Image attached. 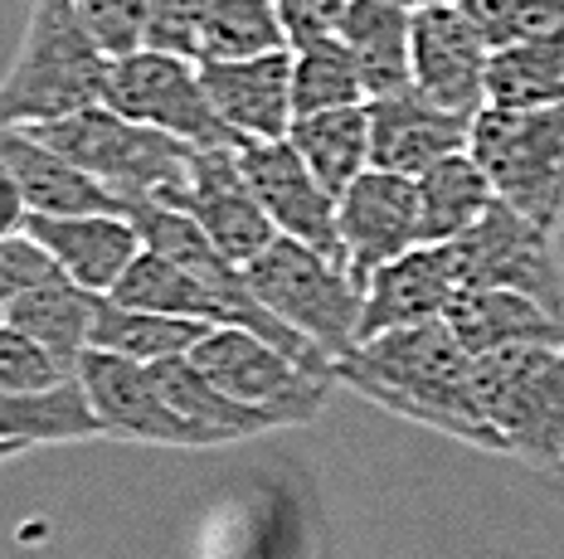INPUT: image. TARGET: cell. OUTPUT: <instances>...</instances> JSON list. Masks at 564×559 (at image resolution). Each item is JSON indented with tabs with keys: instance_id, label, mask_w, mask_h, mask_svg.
Here are the masks:
<instances>
[{
	"instance_id": "1",
	"label": "cell",
	"mask_w": 564,
	"mask_h": 559,
	"mask_svg": "<svg viewBox=\"0 0 564 559\" xmlns=\"http://www.w3.org/2000/svg\"><path fill=\"white\" fill-rule=\"evenodd\" d=\"M336 384H350L380 409L438 428L467 448L507 452L477 399V355L463 351L443 317L360 341L346 360H336Z\"/></svg>"
},
{
	"instance_id": "2",
	"label": "cell",
	"mask_w": 564,
	"mask_h": 559,
	"mask_svg": "<svg viewBox=\"0 0 564 559\" xmlns=\"http://www.w3.org/2000/svg\"><path fill=\"white\" fill-rule=\"evenodd\" d=\"M112 59L93 44L74 0H30L25 40L0 78V127H40L108 102Z\"/></svg>"
},
{
	"instance_id": "3",
	"label": "cell",
	"mask_w": 564,
	"mask_h": 559,
	"mask_svg": "<svg viewBox=\"0 0 564 559\" xmlns=\"http://www.w3.org/2000/svg\"><path fill=\"white\" fill-rule=\"evenodd\" d=\"M44 146H54L64 161H74L84 176L108 185L117 200H171L191 176V142L156 132L147 122H132L112 112L108 102L58 122L25 127Z\"/></svg>"
},
{
	"instance_id": "4",
	"label": "cell",
	"mask_w": 564,
	"mask_h": 559,
	"mask_svg": "<svg viewBox=\"0 0 564 559\" xmlns=\"http://www.w3.org/2000/svg\"><path fill=\"white\" fill-rule=\"evenodd\" d=\"M243 277H249L253 297L282 326H292L297 336H307L316 351L332 355V365L360 346L366 287L350 277L346 263L278 234L258 259L243 263Z\"/></svg>"
},
{
	"instance_id": "5",
	"label": "cell",
	"mask_w": 564,
	"mask_h": 559,
	"mask_svg": "<svg viewBox=\"0 0 564 559\" xmlns=\"http://www.w3.org/2000/svg\"><path fill=\"white\" fill-rule=\"evenodd\" d=\"M473 161L497 200L540 229H564V102L550 108H481L473 118Z\"/></svg>"
},
{
	"instance_id": "6",
	"label": "cell",
	"mask_w": 564,
	"mask_h": 559,
	"mask_svg": "<svg viewBox=\"0 0 564 559\" xmlns=\"http://www.w3.org/2000/svg\"><path fill=\"white\" fill-rule=\"evenodd\" d=\"M477 399L511 458L564 472V341L477 355Z\"/></svg>"
},
{
	"instance_id": "7",
	"label": "cell",
	"mask_w": 564,
	"mask_h": 559,
	"mask_svg": "<svg viewBox=\"0 0 564 559\" xmlns=\"http://www.w3.org/2000/svg\"><path fill=\"white\" fill-rule=\"evenodd\" d=\"M108 108L132 122H147L156 132L191 146H239L234 127L215 112L199 78V64L171 50H132L108 68Z\"/></svg>"
},
{
	"instance_id": "8",
	"label": "cell",
	"mask_w": 564,
	"mask_h": 559,
	"mask_svg": "<svg viewBox=\"0 0 564 559\" xmlns=\"http://www.w3.org/2000/svg\"><path fill=\"white\" fill-rule=\"evenodd\" d=\"M555 239L560 234H550L535 219L516 215L507 200H497L467 234H457L448 243L453 267H457V287L521 293L564 321V263H560Z\"/></svg>"
},
{
	"instance_id": "9",
	"label": "cell",
	"mask_w": 564,
	"mask_h": 559,
	"mask_svg": "<svg viewBox=\"0 0 564 559\" xmlns=\"http://www.w3.org/2000/svg\"><path fill=\"white\" fill-rule=\"evenodd\" d=\"M191 360L209 380L239 404L268 409L282 428L316 424V414L332 399V380H316L297 360H288L263 336L243 331V326H215L205 341L191 351Z\"/></svg>"
},
{
	"instance_id": "10",
	"label": "cell",
	"mask_w": 564,
	"mask_h": 559,
	"mask_svg": "<svg viewBox=\"0 0 564 559\" xmlns=\"http://www.w3.org/2000/svg\"><path fill=\"white\" fill-rule=\"evenodd\" d=\"M78 380H84L93 414L102 418L108 438L122 442H161V448H225V434L185 418L151 380V365L112 351H84L78 360Z\"/></svg>"
},
{
	"instance_id": "11",
	"label": "cell",
	"mask_w": 564,
	"mask_h": 559,
	"mask_svg": "<svg viewBox=\"0 0 564 559\" xmlns=\"http://www.w3.org/2000/svg\"><path fill=\"white\" fill-rule=\"evenodd\" d=\"M239 161L258 205L268 209V219H273L282 239H297L307 249L326 253V259L346 263L336 195L312 176V166L302 161V151L288 136H278V142H239Z\"/></svg>"
},
{
	"instance_id": "12",
	"label": "cell",
	"mask_w": 564,
	"mask_h": 559,
	"mask_svg": "<svg viewBox=\"0 0 564 559\" xmlns=\"http://www.w3.org/2000/svg\"><path fill=\"white\" fill-rule=\"evenodd\" d=\"M161 205L191 215L195 224L215 239V249L234 263L258 259V253L278 239L273 219H268V209L258 205L253 185L243 176L239 146H195L191 176H185L181 190Z\"/></svg>"
},
{
	"instance_id": "13",
	"label": "cell",
	"mask_w": 564,
	"mask_h": 559,
	"mask_svg": "<svg viewBox=\"0 0 564 559\" xmlns=\"http://www.w3.org/2000/svg\"><path fill=\"white\" fill-rule=\"evenodd\" d=\"M487 64L491 50L473 25L463 0L448 6H414V34H409V74L429 102L463 118L487 108Z\"/></svg>"
},
{
	"instance_id": "14",
	"label": "cell",
	"mask_w": 564,
	"mask_h": 559,
	"mask_svg": "<svg viewBox=\"0 0 564 559\" xmlns=\"http://www.w3.org/2000/svg\"><path fill=\"white\" fill-rule=\"evenodd\" d=\"M336 205H340V239H346V267L360 287L375 277V267L394 263L399 253L423 243L414 176L370 166L366 176L340 190Z\"/></svg>"
},
{
	"instance_id": "15",
	"label": "cell",
	"mask_w": 564,
	"mask_h": 559,
	"mask_svg": "<svg viewBox=\"0 0 564 559\" xmlns=\"http://www.w3.org/2000/svg\"><path fill=\"white\" fill-rule=\"evenodd\" d=\"M467 142H473V118L438 108L419 88L370 98V166L419 180L429 166L467 151Z\"/></svg>"
},
{
	"instance_id": "16",
	"label": "cell",
	"mask_w": 564,
	"mask_h": 559,
	"mask_svg": "<svg viewBox=\"0 0 564 559\" xmlns=\"http://www.w3.org/2000/svg\"><path fill=\"white\" fill-rule=\"evenodd\" d=\"M25 234L58 263L68 283L98 297H108L127 277V267L137 263V253L147 249L127 209H112V215H30Z\"/></svg>"
},
{
	"instance_id": "17",
	"label": "cell",
	"mask_w": 564,
	"mask_h": 559,
	"mask_svg": "<svg viewBox=\"0 0 564 559\" xmlns=\"http://www.w3.org/2000/svg\"><path fill=\"white\" fill-rule=\"evenodd\" d=\"M215 112L234 127L239 142H278L292 132V50L258 54V59L199 64Z\"/></svg>"
},
{
	"instance_id": "18",
	"label": "cell",
	"mask_w": 564,
	"mask_h": 559,
	"mask_svg": "<svg viewBox=\"0 0 564 559\" xmlns=\"http://www.w3.org/2000/svg\"><path fill=\"white\" fill-rule=\"evenodd\" d=\"M457 297V267L448 243H419V249L399 253L394 263L375 267L366 283V311H360V341L399 326L438 321Z\"/></svg>"
},
{
	"instance_id": "19",
	"label": "cell",
	"mask_w": 564,
	"mask_h": 559,
	"mask_svg": "<svg viewBox=\"0 0 564 559\" xmlns=\"http://www.w3.org/2000/svg\"><path fill=\"white\" fill-rule=\"evenodd\" d=\"M0 161L15 171L30 215H112L122 209L108 185L84 176L74 161H64L25 127H0Z\"/></svg>"
},
{
	"instance_id": "20",
	"label": "cell",
	"mask_w": 564,
	"mask_h": 559,
	"mask_svg": "<svg viewBox=\"0 0 564 559\" xmlns=\"http://www.w3.org/2000/svg\"><path fill=\"white\" fill-rule=\"evenodd\" d=\"M409 34H414V0H346L336 40L356 54L370 98H390V92L414 88Z\"/></svg>"
},
{
	"instance_id": "21",
	"label": "cell",
	"mask_w": 564,
	"mask_h": 559,
	"mask_svg": "<svg viewBox=\"0 0 564 559\" xmlns=\"http://www.w3.org/2000/svg\"><path fill=\"white\" fill-rule=\"evenodd\" d=\"M443 321L453 326L467 355H491L531 341H564V321L555 311L521 293H497V287H457Z\"/></svg>"
},
{
	"instance_id": "22",
	"label": "cell",
	"mask_w": 564,
	"mask_h": 559,
	"mask_svg": "<svg viewBox=\"0 0 564 559\" xmlns=\"http://www.w3.org/2000/svg\"><path fill=\"white\" fill-rule=\"evenodd\" d=\"M93 307H98V293H88V287L68 283L58 273L50 283L30 287L25 297H15L0 317L10 326H20L25 336H34L44 351H54L78 375V360L93 346Z\"/></svg>"
},
{
	"instance_id": "23",
	"label": "cell",
	"mask_w": 564,
	"mask_h": 559,
	"mask_svg": "<svg viewBox=\"0 0 564 559\" xmlns=\"http://www.w3.org/2000/svg\"><path fill=\"white\" fill-rule=\"evenodd\" d=\"M288 142L302 151V161L312 166V176L340 200V190L370 171V102L292 118Z\"/></svg>"
},
{
	"instance_id": "24",
	"label": "cell",
	"mask_w": 564,
	"mask_h": 559,
	"mask_svg": "<svg viewBox=\"0 0 564 559\" xmlns=\"http://www.w3.org/2000/svg\"><path fill=\"white\" fill-rule=\"evenodd\" d=\"M112 302L122 307H137V311H161V317H191V321H209V326H239L229 302H219L205 283L181 267L166 253H151L141 249L137 263L127 267V277L108 293Z\"/></svg>"
},
{
	"instance_id": "25",
	"label": "cell",
	"mask_w": 564,
	"mask_h": 559,
	"mask_svg": "<svg viewBox=\"0 0 564 559\" xmlns=\"http://www.w3.org/2000/svg\"><path fill=\"white\" fill-rule=\"evenodd\" d=\"M88 438H108V428L93 414L84 380H68L44 394H0V442L40 448V442H88Z\"/></svg>"
},
{
	"instance_id": "26",
	"label": "cell",
	"mask_w": 564,
	"mask_h": 559,
	"mask_svg": "<svg viewBox=\"0 0 564 559\" xmlns=\"http://www.w3.org/2000/svg\"><path fill=\"white\" fill-rule=\"evenodd\" d=\"M209 331H215L209 321L161 317V311H137V307H122V302H112V297H98L88 351H112V355L141 360V365H156V360L191 355Z\"/></svg>"
},
{
	"instance_id": "27",
	"label": "cell",
	"mask_w": 564,
	"mask_h": 559,
	"mask_svg": "<svg viewBox=\"0 0 564 559\" xmlns=\"http://www.w3.org/2000/svg\"><path fill=\"white\" fill-rule=\"evenodd\" d=\"M487 102L491 108H550V102H564V20L545 34L491 50Z\"/></svg>"
},
{
	"instance_id": "28",
	"label": "cell",
	"mask_w": 564,
	"mask_h": 559,
	"mask_svg": "<svg viewBox=\"0 0 564 559\" xmlns=\"http://www.w3.org/2000/svg\"><path fill=\"white\" fill-rule=\"evenodd\" d=\"M497 205L487 171L473 161V151L438 161L419 176V215H423V243H453L457 234L477 224Z\"/></svg>"
},
{
	"instance_id": "29",
	"label": "cell",
	"mask_w": 564,
	"mask_h": 559,
	"mask_svg": "<svg viewBox=\"0 0 564 559\" xmlns=\"http://www.w3.org/2000/svg\"><path fill=\"white\" fill-rule=\"evenodd\" d=\"M151 380L161 384V394H166V399L185 418L215 428V434H225L229 442H243V438H258V434H273V428H282L268 409H253V404H239L234 394H225L191 355L156 360V365H151Z\"/></svg>"
},
{
	"instance_id": "30",
	"label": "cell",
	"mask_w": 564,
	"mask_h": 559,
	"mask_svg": "<svg viewBox=\"0 0 564 559\" xmlns=\"http://www.w3.org/2000/svg\"><path fill=\"white\" fill-rule=\"evenodd\" d=\"M292 50L282 30L278 0H209L199 20V64H229V59H258V54Z\"/></svg>"
},
{
	"instance_id": "31",
	"label": "cell",
	"mask_w": 564,
	"mask_h": 559,
	"mask_svg": "<svg viewBox=\"0 0 564 559\" xmlns=\"http://www.w3.org/2000/svg\"><path fill=\"white\" fill-rule=\"evenodd\" d=\"M356 102H370V92L356 54L336 34L292 50V108H297V118L326 108H356Z\"/></svg>"
},
{
	"instance_id": "32",
	"label": "cell",
	"mask_w": 564,
	"mask_h": 559,
	"mask_svg": "<svg viewBox=\"0 0 564 559\" xmlns=\"http://www.w3.org/2000/svg\"><path fill=\"white\" fill-rule=\"evenodd\" d=\"M68 380H78V375L64 360L0 317V394H44Z\"/></svg>"
},
{
	"instance_id": "33",
	"label": "cell",
	"mask_w": 564,
	"mask_h": 559,
	"mask_svg": "<svg viewBox=\"0 0 564 559\" xmlns=\"http://www.w3.org/2000/svg\"><path fill=\"white\" fill-rule=\"evenodd\" d=\"M487 50H507L531 34H545L564 20V0H463Z\"/></svg>"
},
{
	"instance_id": "34",
	"label": "cell",
	"mask_w": 564,
	"mask_h": 559,
	"mask_svg": "<svg viewBox=\"0 0 564 559\" xmlns=\"http://www.w3.org/2000/svg\"><path fill=\"white\" fill-rule=\"evenodd\" d=\"M74 10L108 59L147 50V25H151L147 0H74Z\"/></svg>"
},
{
	"instance_id": "35",
	"label": "cell",
	"mask_w": 564,
	"mask_h": 559,
	"mask_svg": "<svg viewBox=\"0 0 564 559\" xmlns=\"http://www.w3.org/2000/svg\"><path fill=\"white\" fill-rule=\"evenodd\" d=\"M50 277H58V263L30 234L0 239V311H6L15 297H25L30 287L50 283Z\"/></svg>"
},
{
	"instance_id": "36",
	"label": "cell",
	"mask_w": 564,
	"mask_h": 559,
	"mask_svg": "<svg viewBox=\"0 0 564 559\" xmlns=\"http://www.w3.org/2000/svg\"><path fill=\"white\" fill-rule=\"evenodd\" d=\"M205 6H209V0H147V10H151L147 44H151V50H171V54H185V59H195Z\"/></svg>"
},
{
	"instance_id": "37",
	"label": "cell",
	"mask_w": 564,
	"mask_h": 559,
	"mask_svg": "<svg viewBox=\"0 0 564 559\" xmlns=\"http://www.w3.org/2000/svg\"><path fill=\"white\" fill-rule=\"evenodd\" d=\"M278 15H282V30H288L292 50H297V44L336 34L340 15H346V0H278Z\"/></svg>"
},
{
	"instance_id": "38",
	"label": "cell",
	"mask_w": 564,
	"mask_h": 559,
	"mask_svg": "<svg viewBox=\"0 0 564 559\" xmlns=\"http://www.w3.org/2000/svg\"><path fill=\"white\" fill-rule=\"evenodd\" d=\"M25 224H30V200H25V190H20L15 171L0 161V239L25 234Z\"/></svg>"
},
{
	"instance_id": "39",
	"label": "cell",
	"mask_w": 564,
	"mask_h": 559,
	"mask_svg": "<svg viewBox=\"0 0 564 559\" xmlns=\"http://www.w3.org/2000/svg\"><path fill=\"white\" fill-rule=\"evenodd\" d=\"M20 452H25V448H20V442H0V462H10V458H20Z\"/></svg>"
},
{
	"instance_id": "40",
	"label": "cell",
	"mask_w": 564,
	"mask_h": 559,
	"mask_svg": "<svg viewBox=\"0 0 564 559\" xmlns=\"http://www.w3.org/2000/svg\"><path fill=\"white\" fill-rule=\"evenodd\" d=\"M414 6H448V0H414Z\"/></svg>"
}]
</instances>
